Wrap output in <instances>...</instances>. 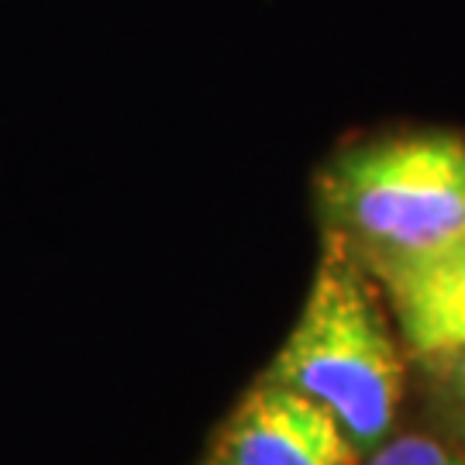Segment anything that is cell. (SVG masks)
Segmentation results:
<instances>
[{
  "mask_svg": "<svg viewBox=\"0 0 465 465\" xmlns=\"http://www.w3.org/2000/svg\"><path fill=\"white\" fill-rule=\"evenodd\" d=\"M424 369L434 376V393L445 424L465 441V345L449 351L445 359L428 362Z\"/></svg>",
  "mask_w": 465,
  "mask_h": 465,
  "instance_id": "8992f818",
  "label": "cell"
},
{
  "mask_svg": "<svg viewBox=\"0 0 465 465\" xmlns=\"http://www.w3.org/2000/svg\"><path fill=\"white\" fill-rule=\"evenodd\" d=\"M324 232L372 280L465 232V134L400 132L355 142L317 176Z\"/></svg>",
  "mask_w": 465,
  "mask_h": 465,
  "instance_id": "6da1fadb",
  "label": "cell"
},
{
  "mask_svg": "<svg viewBox=\"0 0 465 465\" xmlns=\"http://www.w3.org/2000/svg\"><path fill=\"white\" fill-rule=\"evenodd\" d=\"M397 324L403 355L417 366L465 345V232L441 249L376 280Z\"/></svg>",
  "mask_w": 465,
  "mask_h": 465,
  "instance_id": "277c9868",
  "label": "cell"
},
{
  "mask_svg": "<svg viewBox=\"0 0 465 465\" xmlns=\"http://www.w3.org/2000/svg\"><path fill=\"white\" fill-rule=\"evenodd\" d=\"M403 366L407 355L386 324L376 280L324 232L314 286L262 380L324 403L366 459L393 431Z\"/></svg>",
  "mask_w": 465,
  "mask_h": 465,
  "instance_id": "7a4b0ae2",
  "label": "cell"
},
{
  "mask_svg": "<svg viewBox=\"0 0 465 465\" xmlns=\"http://www.w3.org/2000/svg\"><path fill=\"white\" fill-rule=\"evenodd\" d=\"M366 465H465V451L449 449L438 438L403 434V438L382 441L376 451H369Z\"/></svg>",
  "mask_w": 465,
  "mask_h": 465,
  "instance_id": "5b68a950",
  "label": "cell"
},
{
  "mask_svg": "<svg viewBox=\"0 0 465 465\" xmlns=\"http://www.w3.org/2000/svg\"><path fill=\"white\" fill-rule=\"evenodd\" d=\"M349 431L307 393L259 380L234 407L207 465H359Z\"/></svg>",
  "mask_w": 465,
  "mask_h": 465,
  "instance_id": "3957f363",
  "label": "cell"
}]
</instances>
